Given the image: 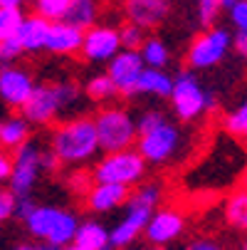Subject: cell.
Segmentation results:
<instances>
[{"label": "cell", "mask_w": 247, "mask_h": 250, "mask_svg": "<svg viewBox=\"0 0 247 250\" xmlns=\"http://www.w3.org/2000/svg\"><path fill=\"white\" fill-rule=\"evenodd\" d=\"M50 146L59 156L62 164L79 166V164L89 161L101 149L94 119L92 117H72V119H67L64 124H59L52 131Z\"/></svg>", "instance_id": "1"}, {"label": "cell", "mask_w": 247, "mask_h": 250, "mask_svg": "<svg viewBox=\"0 0 247 250\" xmlns=\"http://www.w3.org/2000/svg\"><path fill=\"white\" fill-rule=\"evenodd\" d=\"M25 226H27L30 235L64 248L69 243H75L82 223L77 221V216L72 210H64V208H57V206H40Z\"/></svg>", "instance_id": "2"}, {"label": "cell", "mask_w": 247, "mask_h": 250, "mask_svg": "<svg viewBox=\"0 0 247 250\" xmlns=\"http://www.w3.org/2000/svg\"><path fill=\"white\" fill-rule=\"evenodd\" d=\"M96 134H99V146L107 154L129 151L133 141H138V126L133 117L126 109L119 106H107L94 117Z\"/></svg>", "instance_id": "3"}, {"label": "cell", "mask_w": 247, "mask_h": 250, "mask_svg": "<svg viewBox=\"0 0 247 250\" xmlns=\"http://www.w3.org/2000/svg\"><path fill=\"white\" fill-rule=\"evenodd\" d=\"M171 106L181 122H195L198 117H203L208 109L215 106V97L203 89V84L195 77L193 69H183V72L175 75Z\"/></svg>", "instance_id": "4"}, {"label": "cell", "mask_w": 247, "mask_h": 250, "mask_svg": "<svg viewBox=\"0 0 247 250\" xmlns=\"http://www.w3.org/2000/svg\"><path fill=\"white\" fill-rule=\"evenodd\" d=\"M138 154L146 159V164H168L173 159H178L186 149V134L178 124H173L171 119H166L161 126L141 134L136 141Z\"/></svg>", "instance_id": "5"}, {"label": "cell", "mask_w": 247, "mask_h": 250, "mask_svg": "<svg viewBox=\"0 0 247 250\" xmlns=\"http://www.w3.org/2000/svg\"><path fill=\"white\" fill-rule=\"evenodd\" d=\"M144 173H146V159L138 154V149L107 154L104 159L96 161V166L92 171L94 184H116V186H126V188L138 184L144 178Z\"/></svg>", "instance_id": "6"}, {"label": "cell", "mask_w": 247, "mask_h": 250, "mask_svg": "<svg viewBox=\"0 0 247 250\" xmlns=\"http://www.w3.org/2000/svg\"><path fill=\"white\" fill-rule=\"evenodd\" d=\"M230 45H235V40L225 27H210L190 42L186 52V64L190 69H210L225 60Z\"/></svg>", "instance_id": "7"}, {"label": "cell", "mask_w": 247, "mask_h": 250, "mask_svg": "<svg viewBox=\"0 0 247 250\" xmlns=\"http://www.w3.org/2000/svg\"><path fill=\"white\" fill-rule=\"evenodd\" d=\"M42 151L38 146V141H27L20 149L13 151V176L8 181V188L20 198V196H30L38 178L42 173Z\"/></svg>", "instance_id": "8"}, {"label": "cell", "mask_w": 247, "mask_h": 250, "mask_svg": "<svg viewBox=\"0 0 247 250\" xmlns=\"http://www.w3.org/2000/svg\"><path fill=\"white\" fill-rule=\"evenodd\" d=\"M64 112V99L59 92V84H38L32 99L22 106V117L30 124H50Z\"/></svg>", "instance_id": "9"}, {"label": "cell", "mask_w": 247, "mask_h": 250, "mask_svg": "<svg viewBox=\"0 0 247 250\" xmlns=\"http://www.w3.org/2000/svg\"><path fill=\"white\" fill-rule=\"evenodd\" d=\"M144 69H146V64H144V60H141V52L121 50V52L107 64V75L114 80L119 94L133 97V94H138V82H141Z\"/></svg>", "instance_id": "10"}, {"label": "cell", "mask_w": 247, "mask_h": 250, "mask_svg": "<svg viewBox=\"0 0 247 250\" xmlns=\"http://www.w3.org/2000/svg\"><path fill=\"white\" fill-rule=\"evenodd\" d=\"M124 50L121 45V32L109 25H96L84 32V45L82 55L87 62H112L119 52Z\"/></svg>", "instance_id": "11"}, {"label": "cell", "mask_w": 247, "mask_h": 250, "mask_svg": "<svg viewBox=\"0 0 247 250\" xmlns=\"http://www.w3.org/2000/svg\"><path fill=\"white\" fill-rule=\"evenodd\" d=\"M153 213H156V208H151V206L129 201L126 203V216L112 228V248L114 250L116 248H126V245H131L138 238V233H146Z\"/></svg>", "instance_id": "12"}, {"label": "cell", "mask_w": 247, "mask_h": 250, "mask_svg": "<svg viewBox=\"0 0 247 250\" xmlns=\"http://www.w3.org/2000/svg\"><path fill=\"white\" fill-rule=\"evenodd\" d=\"M35 89H38V84H35V80L27 69L3 67V72H0V97L5 99V104L22 109V106L32 99Z\"/></svg>", "instance_id": "13"}, {"label": "cell", "mask_w": 247, "mask_h": 250, "mask_svg": "<svg viewBox=\"0 0 247 250\" xmlns=\"http://www.w3.org/2000/svg\"><path fill=\"white\" fill-rule=\"evenodd\" d=\"M186 228V218H183V213L181 210H175V208H163V210H156L153 213V218L146 228V238L149 243L163 248L166 243L175 240Z\"/></svg>", "instance_id": "14"}, {"label": "cell", "mask_w": 247, "mask_h": 250, "mask_svg": "<svg viewBox=\"0 0 247 250\" xmlns=\"http://www.w3.org/2000/svg\"><path fill=\"white\" fill-rule=\"evenodd\" d=\"M126 20L138 27H156L168 15V0H124Z\"/></svg>", "instance_id": "15"}, {"label": "cell", "mask_w": 247, "mask_h": 250, "mask_svg": "<svg viewBox=\"0 0 247 250\" xmlns=\"http://www.w3.org/2000/svg\"><path fill=\"white\" fill-rule=\"evenodd\" d=\"M131 198V188L126 186H116V184H94V188L87 193L84 203L89 210L94 213H112L119 206L129 203Z\"/></svg>", "instance_id": "16"}, {"label": "cell", "mask_w": 247, "mask_h": 250, "mask_svg": "<svg viewBox=\"0 0 247 250\" xmlns=\"http://www.w3.org/2000/svg\"><path fill=\"white\" fill-rule=\"evenodd\" d=\"M82 45H84L82 30L67 25V22H52L45 50L52 55H75V52H82Z\"/></svg>", "instance_id": "17"}, {"label": "cell", "mask_w": 247, "mask_h": 250, "mask_svg": "<svg viewBox=\"0 0 247 250\" xmlns=\"http://www.w3.org/2000/svg\"><path fill=\"white\" fill-rule=\"evenodd\" d=\"M50 27H52V22H47L45 18L32 13V15H25L20 30L15 32V38L20 40V45H22L25 52H40V50L47 47Z\"/></svg>", "instance_id": "18"}, {"label": "cell", "mask_w": 247, "mask_h": 250, "mask_svg": "<svg viewBox=\"0 0 247 250\" xmlns=\"http://www.w3.org/2000/svg\"><path fill=\"white\" fill-rule=\"evenodd\" d=\"M30 141V122L22 114H10L0 124V144L5 151H15Z\"/></svg>", "instance_id": "19"}, {"label": "cell", "mask_w": 247, "mask_h": 250, "mask_svg": "<svg viewBox=\"0 0 247 250\" xmlns=\"http://www.w3.org/2000/svg\"><path fill=\"white\" fill-rule=\"evenodd\" d=\"M96 18H99V3L96 0H72V5H69L62 22L87 32V30L96 27Z\"/></svg>", "instance_id": "20"}, {"label": "cell", "mask_w": 247, "mask_h": 250, "mask_svg": "<svg viewBox=\"0 0 247 250\" xmlns=\"http://www.w3.org/2000/svg\"><path fill=\"white\" fill-rule=\"evenodd\" d=\"M77 245L87 248V250H101V248H109L112 245V230H107L99 221H82L79 230H77V238H75Z\"/></svg>", "instance_id": "21"}, {"label": "cell", "mask_w": 247, "mask_h": 250, "mask_svg": "<svg viewBox=\"0 0 247 250\" xmlns=\"http://www.w3.org/2000/svg\"><path fill=\"white\" fill-rule=\"evenodd\" d=\"M175 77H171L166 69H144L138 82V94H153V97H171Z\"/></svg>", "instance_id": "22"}, {"label": "cell", "mask_w": 247, "mask_h": 250, "mask_svg": "<svg viewBox=\"0 0 247 250\" xmlns=\"http://www.w3.org/2000/svg\"><path fill=\"white\" fill-rule=\"evenodd\" d=\"M225 223L235 230H247V188L235 191L228 201H225Z\"/></svg>", "instance_id": "23"}, {"label": "cell", "mask_w": 247, "mask_h": 250, "mask_svg": "<svg viewBox=\"0 0 247 250\" xmlns=\"http://www.w3.org/2000/svg\"><path fill=\"white\" fill-rule=\"evenodd\" d=\"M138 52H141V60H144V64L149 69H163L171 60V52H168L166 42L158 40V38H149Z\"/></svg>", "instance_id": "24"}, {"label": "cell", "mask_w": 247, "mask_h": 250, "mask_svg": "<svg viewBox=\"0 0 247 250\" xmlns=\"http://www.w3.org/2000/svg\"><path fill=\"white\" fill-rule=\"evenodd\" d=\"M84 92L92 102H107V99H114V94H119V89L109 75H94L84 84Z\"/></svg>", "instance_id": "25"}, {"label": "cell", "mask_w": 247, "mask_h": 250, "mask_svg": "<svg viewBox=\"0 0 247 250\" xmlns=\"http://www.w3.org/2000/svg\"><path fill=\"white\" fill-rule=\"evenodd\" d=\"M72 0H35V15L45 18L47 22H62Z\"/></svg>", "instance_id": "26"}, {"label": "cell", "mask_w": 247, "mask_h": 250, "mask_svg": "<svg viewBox=\"0 0 247 250\" xmlns=\"http://www.w3.org/2000/svg\"><path fill=\"white\" fill-rule=\"evenodd\" d=\"M161 196H163L161 184H158V181H149V184H138V186L133 188V193H131V198H129V201H133V203H144V206L156 208V206L161 203Z\"/></svg>", "instance_id": "27"}, {"label": "cell", "mask_w": 247, "mask_h": 250, "mask_svg": "<svg viewBox=\"0 0 247 250\" xmlns=\"http://www.w3.org/2000/svg\"><path fill=\"white\" fill-rule=\"evenodd\" d=\"M25 15L20 8H0V40L3 38H13L20 30Z\"/></svg>", "instance_id": "28"}, {"label": "cell", "mask_w": 247, "mask_h": 250, "mask_svg": "<svg viewBox=\"0 0 247 250\" xmlns=\"http://www.w3.org/2000/svg\"><path fill=\"white\" fill-rule=\"evenodd\" d=\"M119 32H121V45H124V50H133V52H138L141 47H144V42L149 40V38H146V32H144V27H138V25H133V22L121 25Z\"/></svg>", "instance_id": "29"}, {"label": "cell", "mask_w": 247, "mask_h": 250, "mask_svg": "<svg viewBox=\"0 0 247 250\" xmlns=\"http://www.w3.org/2000/svg\"><path fill=\"white\" fill-rule=\"evenodd\" d=\"M223 124H225V129H228L230 134H245V131H247V94H245V99L237 104L235 112H228V114H225Z\"/></svg>", "instance_id": "30"}, {"label": "cell", "mask_w": 247, "mask_h": 250, "mask_svg": "<svg viewBox=\"0 0 247 250\" xmlns=\"http://www.w3.org/2000/svg\"><path fill=\"white\" fill-rule=\"evenodd\" d=\"M220 10H223L220 0H198V18H200L203 25H208V30H210V25L218 20Z\"/></svg>", "instance_id": "31"}, {"label": "cell", "mask_w": 247, "mask_h": 250, "mask_svg": "<svg viewBox=\"0 0 247 250\" xmlns=\"http://www.w3.org/2000/svg\"><path fill=\"white\" fill-rule=\"evenodd\" d=\"M166 119H168V117H166L163 112H158V109H146L144 114H141V117L136 119L138 136H141V134H146V131H151V129H156V126H161Z\"/></svg>", "instance_id": "32"}, {"label": "cell", "mask_w": 247, "mask_h": 250, "mask_svg": "<svg viewBox=\"0 0 247 250\" xmlns=\"http://www.w3.org/2000/svg\"><path fill=\"white\" fill-rule=\"evenodd\" d=\"M22 52L25 50H22V45H20V40L15 38V35H13V38H3V40H0V57H3V62H13Z\"/></svg>", "instance_id": "33"}, {"label": "cell", "mask_w": 247, "mask_h": 250, "mask_svg": "<svg viewBox=\"0 0 247 250\" xmlns=\"http://www.w3.org/2000/svg\"><path fill=\"white\" fill-rule=\"evenodd\" d=\"M67 184H69V188H72V191H77V193H82L84 198H87V193L94 188V176L92 173H72V176H69L67 178Z\"/></svg>", "instance_id": "34"}, {"label": "cell", "mask_w": 247, "mask_h": 250, "mask_svg": "<svg viewBox=\"0 0 247 250\" xmlns=\"http://www.w3.org/2000/svg\"><path fill=\"white\" fill-rule=\"evenodd\" d=\"M38 208H40V206L35 203L32 196H20V198H18V206H15V218H20L22 223H27Z\"/></svg>", "instance_id": "35"}, {"label": "cell", "mask_w": 247, "mask_h": 250, "mask_svg": "<svg viewBox=\"0 0 247 250\" xmlns=\"http://www.w3.org/2000/svg\"><path fill=\"white\" fill-rule=\"evenodd\" d=\"M230 22L235 25L237 32H247V0H240L230 10Z\"/></svg>", "instance_id": "36"}, {"label": "cell", "mask_w": 247, "mask_h": 250, "mask_svg": "<svg viewBox=\"0 0 247 250\" xmlns=\"http://www.w3.org/2000/svg\"><path fill=\"white\" fill-rule=\"evenodd\" d=\"M15 206H18V196L10 188H5L0 193V218L8 221L10 216H15Z\"/></svg>", "instance_id": "37"}, {"label": "cell", "mask_w": 247, "mask_h": 250, "mask_svg": "<svg viewBox=\"0 0 247 250\" xmlns=\"http://www.w3.org/2000/svg\"><path fill=\"white\" fill-rule=\"evenodd\" d=\"M62 161H59V156L52 151V146H47L45 151H42V171H47V173H52V171H57V166H59Z\"/></svg>", "instance_id": "38"}, {"label": "cell", "mask_w": 247, "mask_h": 250, "mask_svg": "<svg viewBox=\"0 0 247 250\" xmlns=\"http://www.w3.org/2000/svg\"><path fill=\"white\" fill-rule=\"evenodd\" d=\"M10 176H13V156L3 149V154H0V178L10 181Z\"/></svg>", "instance_id": "39"}, {"label": "cell", "mask_w": 247, "mask_h": 250, "mask_svg": "<svg viewBox=\"0 0 247 250\" xmlns=\"http://www.w3.org/2000/svg\"><path fill=\"white\" fill-rule=\"evenodd\" d=\"M188 250H223V245L213 238H198L195 243L188 245Z\"/></svg>", "instance_id": "40"}, {"label": "cell", "mask_w": 247, "mask_h": 250, "mask_svg": "<svg viewBox=\"0 0 247 250\" xmlns=\"http://www.w3.org/2000/svg\"><path fill=\"white\" fill-rule=\"evenodd\" d=\"M235 50L247 60V32H237L235 35Z\"/></svg>", "instance_id": "41"}, {"label": "cell", "mask_w": 247, "mask_h": 250, "mask_svg": "<svg viewBox=\"0 0 247 250\" xmlns=\"http://www.w3.org/2000/svg\"><path fill=\"white\" fill-rule=\"evenodd\" d=\"M25 3V0H0V5L3 8H20Z\"/></svg>", "instance_id": "42"}, {"label": "cell", "mask_w": 247, "mask_h": 250, "mask_svg": "<svg viewBox=\"0 0 247 250\" xmlns=\"http://www.w3.org/2000/svg\"><path fill=\"white\" fill-rule=\"evenodd\" d=\"M35 250H62L59 245H52V243H38L35 245Z\"/></svg>", "instance_id": "43"}, {"label": "cell", "mask_w": 247, "mask_h": 250, "mask_svg": "<svg viewBox=\"0 0 247 250\" xmlns=\"http://www.w3.org/2000/svg\"><path fill=\"white\" fill-rule=\"evenodd\" d=\"M237 3H240V0H220V5H223V8L228 10V13H230V10H232V8H235Z\"/></svg>", "instance_id": "44"}, {"label": "cell", "mask_w": 247, "mask_h": 250, "mask_svg": "<svg viewBox=\"0 0 247 250\" xmlns=\"http://www.w3.org/2000/svg\"><path fill=\"white\" fill-rule=\"evenodd\" d=\"M62 250H87V248H82V245H77V243H69V245H64Z\"/></svg>", "instance_id": "45"}, {"label": "cell", "mask_w": 247, "mask_h": 250, "mask_svg": "<svg viewBox=\"0 0 247 250\" xmlns=\"http://www.w3.org/2000/svg\"><path fill=\"white\" fill-rule=\"evenodd\" d=\"M13 250H35V245H18V248H13Z\"/></svg>", "instance_id": "46"}, {"label": "cell", "mask_w": 247, "mask_h": 250, "mask_svg": "<svg viewBox=\"0 0 247 250\" xmlns=\"http://www.w3.org/2000/svg\"><path fill=\"white\" fill-rule=\"evenodd\" d=\"M149 250H166V248H158V245H151Z\"/></svg>", "instance_id": "47"}, {"label": "cell", "mask_w": 247, "mask_h": 250, "mask_svg": "<svg viewBox=\"0 0 247 250\" xmlns=\"http://www.w3.org/2000/svg\"><path fill=\"white\" fill-rule=\"evenodd\" d=\"M101 250H114V248H112V245H109V248H101Z\"/></svg>", "instance_id": "48"}, {"label": "cell", "mask_w": 247, "mask_h": 250, "mask_svg": "<svg viewBox=\"0 0 247 250\" xmlns=\"http://www.w3.org/2000/svg\"><path fill=\"white\" fill-rule=\"evenodd\" d=\"M242 250H247V240H245V245H242Z\"/></svg>", "instance_id": "49"}, {"label": "cell", "mask_w": 247, "mask_h": 250, "mask_svg": "<svg viewBox=\"0 0 247 250\" xmlns=\"http://www.w3.org/2000/svg\"><path fill=\"white\" fill-rule=\"evenodd\" d=\"M242 136H245V139H247V131H245V134H242Z\"/></svg>", "instance_id": "50"}]
</instances>
